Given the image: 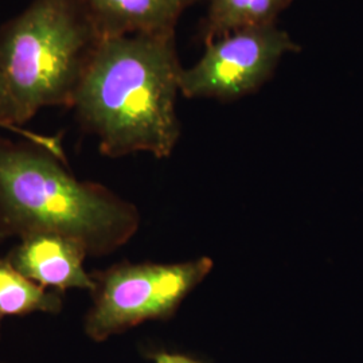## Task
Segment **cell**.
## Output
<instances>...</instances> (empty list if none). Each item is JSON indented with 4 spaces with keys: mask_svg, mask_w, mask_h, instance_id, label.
I'll return each instance as SVG.
<instances>
[{
    "mask_svg": "<svg viewBox=\"0 0 363 363\" xmlns=\"http://www.w3.org/2000/svg\"><path fill=\"white\" fill-rule=\"evenodd\" d=\"M183 67L175 33L100 39L72 108L101 154L169 157L181 138L177 100Z\"/></svg>",
    "mask_w": 363,
    "mask_h": 363,
    "instance_id": "obj_1",
    "label": "cell"
},
{
    "mask_svg": "<svg viewBox=\"0 0 363 363\" xmlns=\"http://www.w3.org/2000/svg\"><path fill=\"white\" fill-rule=\"evenodd\" d=\"M140 226L138 208L100 183L77 179L35 144L0 139V240L57 234L105 256Z\"/></svg>",
    "mask_w": 363,
    "mask_h": 363,
    "instance_id": "obj_2",
    "label": "cell"
},
{
    "mask_svg": "<svg viewBox=\"0 0 363 363\" xmlns=\"http://www.w3.org/2000/svg\"><path fill=\"white\" fill-rule=\"evenodd\" d=\"M100 39L85 0H34L0 28V70L21 127L43 108H72Z\"/></svg>",
    "mask_w": 363,
    "mask_h": 363,
    "instance_id": "obj_3",
    "label": "cell"
},
{
    "mask_svg": "<svg viewBox=\"0 0 363 363\" xmlns=\"http://www.w3.org/2000/svg\"><path fill=\"white\" fill-rule=\"evenodd\" d=\"M208 257L175 264H116L93 273V304L84 333L105 342L148 320H169L213 269Z\"/></svg>",
    "mask_w": 363,
    "mask_h": 363,
    "instance_id": "obj_4",
    "label": "cell"
},
{
    "mask_svg": "<svg viewBox=\"0 0 363 363\" xmlns=\"http://www.w3.org/2000/svg\"><path fill=\"white\" fill-rule=\"evenodd\" d=\"M301 48L277 25L247 27L214 39L194 65L182 70L187 99L233 101L259 91L289 52Z\"/></svg>",
    "mask_w": 363,
    "mask_h": 363,
    "instance_id": "obj_5",
    "label": "cell"
},
{
    "mask_svg": "<svg viewBox=\"0 0 363 363\" xmlns=\"http://www.w3.org/2000/svg\"><path fill=\"white\" fill-rule=\"evenodd\" d=\"M86 252L77 242L57 234H34L21 240L6 259L27 279L39 286L65 292H93L96 283L85 271Z\"/></svg>",
    "mask_w": 363,
    "mask_h": 363,
    "instance_id": "obj_6",
    "label": "cell"
},
{
    "mask_svg": "<svg viewBox=\"0 0 363 363\" xmlns=\"http://www.w3.org/2000/svg\"><path fill=\"white\" fill-rule=\"evenodd\" d=\"M199 0H85L101 38L172 34L187 9Z\"/></svg>",
    "mask_w": 363,
    "mask_h": 363,
    "instance_id": "obj_7",
    "label": "cell"
},
{
    "mask_svg": "<svg viewBox=\"0 0 363 363\" xmlns=\"http://www.w3.org/2000/svg\"><path fill=\"white\" fill-rule=\"evenodd\" d=\"M294 0H208L201 35L206 45L241 28L276 25Z\"/></svg>",
    "mask_w": 363,
    "mask_h": 363,
    "instance_id": "obj_8",
    "label": "cell"
},
{
    "mask_svg": "<svg viewBox=\"0 0 363 363\" xmlns=\"http://www.w3.org/2000/svg\"><path fill=\"white\" fill-rule=\"evenodd\" d=\"M64 310V295L49 291L18 272L6 259H0V320L35 312L58 315Z\"/></svg>",
    "mask_w": 363,
    "mask_h": 363,
    "instance_id": "obj_9",
    "label": "cell"
},
{
    "mask_svg": "<svg viewBox=\"0 0 363 363\" xmlns=\"http://www.w3.org/2000/svg\"><path fill=\"white\" fill-rule=\"evenodd\" d=\"M0 128L13 132L15 135L21 136L22 139H25L28 143L35 144V145H38L40 148H45L49 152H52V155H55L57 157H60L61 160L66 162L65 151H64V147H62L61 140L58 138L50 136V135L38 133V132L27 130V128H23V127L13 125V124H9V123L1 121V120H0Z\"/></svg>",
    "mask_w": 363,
    "mask_h": 363,
    "instance_id": "obj_10",
    "label": "cell"
},
{
    "mask_svg": "<svg viewBox=\"0 0 363 363\" xmlns=\"http://www.w3.org/2000/svg\"><path fill=\"white\" fill-rule=\"evenodd\" d=\"M0 120L6 121L9 124L21 127L16 121V113H15L10 94L6 88V82H4V78L1 74V70H0Z\"/></svg>",
    "mask_w": 363,
    "mask_h": 363,
    "instance_id": "obj_11",
    "label": "cell"
},
{
    "mask_svg": "<svg viewBox=\"0 0 363 363\" xmlns=\"http://www.w3.org/2000/svg\"><path fill=\"white\" fill-rule=\"evenodd\" d=\"M154 362L155 363H201L198 362L194 358L183 354H175V352H166L160 351L156 352L154 355Z\"/></svg>",
    "mask_w": 363,
    "mask_h": 363,
    "instance_id": "obj_12",
    "label": "cell"
},
{
    "mask_svg": "<svg viewBox=\"0 0 363 363\" xmlns=\"http://www.w3.org/2000/svg\"><path fill=\"white\" fill-rule=\"evenodd\" d=\"M0 363H6V362H3V361H0Z\"/></svg>",
    "mask_w": 363,
    "mask_h": 363,
    "instance_id": "obj_13",
    "label": "cell"
},
{
    "mask_svg": "<svg viewBox=\"0 0 363 363\" xmlns=\"http://www.w3.org/2000/svg\"><path fill=\"white\" fill-rule=\"evenodd\" d=\"M0 241H1V240H0Z\"/></svg>",
    "mask_w": 363,
    "mask_h": 363,
    "instance_id": "obj_14",
    "label": "cell"
}]
</instances>
